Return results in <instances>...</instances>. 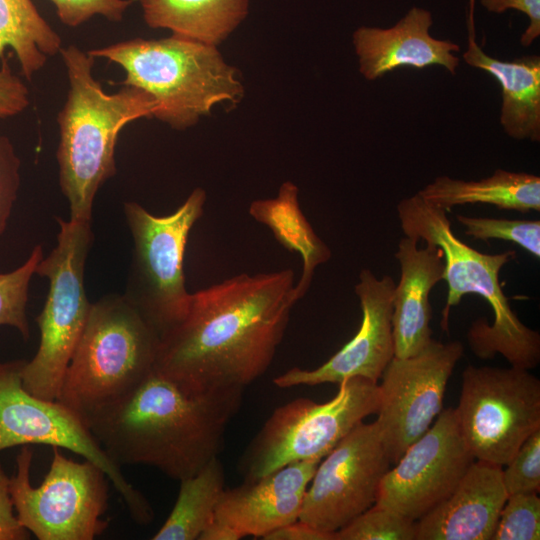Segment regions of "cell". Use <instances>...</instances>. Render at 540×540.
I'll return each mask as SVG.
<instances>
[{
	"label": "cell",
	"mask_w": 540,
	"mask_h": 540,
	"mask_svg": "<svg viewBox=\"0 0 540 540\" xmlns=\"http://www.w3.org/2000/svg\"><path fill=\"white\" fill-rule=\"evenodd\" d=\"M294 272L246 273L191 294L160 336L154 369L199 390L244 389L265 373L286 331Z\"/></svg>",
	"instance_id": "obj_1"
},
{
	"label": "cell",
	"mask_w": 540,
	"mask_h": 540,
	"mask_svg": "<svg viewBox=\"0 0 540 540\" xmlns=\"http://www.w3.org/2000/svg\"><path fill=\"white\" fill-rule=\"evenodd\" d=\"M243 390L192 389L153 369L83 420L117 465H146L181 481L218 457Z\"/></svg>",
	"instance_id": "obj_2"
},
{
	"label": "cell",
	"mask_w": 540,
	"mask_h": 540,
	"mask_svg": "<svg viewBox=\"0 0 540 540\" xmlns=\"http://www.w3.org/2000/svg\"><path fill=\"white\" fill-rule=\"evenodd\" d=\"M59 53L69 84L57 115L59 185L69 203L70 219L91 222L96 193L117 171L120 131L134 120L153 117L156 102L133 86L106 93L94 78L95 58L88 51L69 45Z\"/></svg>",
	"instance_id": "obj_3"
},
{
	"label": "cell",
	"mask_w": 540,
	"mask_h": 540,
	"mask_svg": "<svg viewBox=\"0 0 540 540\" xmlns=\"http://www.w3.org/2000/svg\"><path fill=\"white\" fill-rule=\"evenodd\" d=\"M446 210L426 202L418 193L402 199L397 215L403 233L441 249L443 280L448 286L441 325L448 330L451 307L467 294H476L490 305L494 321L475 320L467 333L472 352L482 358L501 354L511 366L532 369L540 361L539 332L524 325L512 310L499 281L501 269L516 256L515 250L482 253L462 240L451 228Z\"/></svg>",
	"instance_id": "obj_4"
},
{
	"label": "cell",
	"mask_w": 540,
	"mask_h": 540,
	"mask_svg": "<svg viewBox=\"0 0 540 540\" xmlns=\"http://www.w3.org/2000/svg\"><path fill=\"white\" fill-rule=\"evenodd\" d=\"M119 65L123 86L150 94L153 117L176 130L194 126L218 104L235 107L244 96L239 71L227 64L216 46L171 35L134 38L89 50Z\"/></svg>",
	"instance_id": "obj_5"
},
{
	"label": "cell",
	"mask_w": 540,
	"mask_h": 540,
	"mask_svg": "<svg viewBox=\"0 0 540 540\" xmlns=\"http://www.w3.org/2000/svg\"><path fill=\"white\" fill-rule=\"evenodd\" d=\"M160 336L124 295L91 304L56 400L82 418L127 393L153 369Z\"/></svg>",
	"instance_id": "obj_6"
},
{
	"label": "cell",
	"mask_w": 540,
	"mask_h": 540,
	"mask_svg": "<svg viewBox=\"0 0 540 540\" xmlns=\"http://www.w3.org/2000/svg\"><path fill=\"white\" fill-rule=\"evenodd\" d=\"M57 221V245L35 271L49 281L46 302L35 319L40 343L34 357L21 367L24 388L46 400H56L59 395L92 304L84 286L85 264L93 241L91 222Z\"/></svg>",
	"instance_id": "obj_7"
},
{
	"label": "cell",
	"mask_w": 540,
	"mask_h": 540,
	"mask_svg": "<svg viewBox=\"0 0 540 540\" xmlns=\"http://www.w3.org/2000/svg\"><path fill=\"white\" fill-rule=\"evenodd\" d=\"M206 192L195 188L171 214L156 216L136 202L124 204L133 240L123 294L159 336L186 316L191 293L186 289L184 254L189 234L203 215Z\"/></svg>",
	"instance_id": "obj_8"
},
{
	"label": "cell",
	"mask_w": 540,
	"mask_h": 540,
	"mask_svg": "<svg viewBox=\"0 0 540 540\" xmlns=\"http://www.w3.org/2000/svg\"><path fill=\"white\" fill-rule=\"evenodd\" d=\"M325 403L294 399L276 408L238 462L244 480H254L288 464L322 460L380 405L378 383L361 377L340 382Z\"/></svg>",
	"instance_id": "obj_9"
},
{
	"label": "cell",
	"mask_w": 540,
	"mask_h": 540,
	"mask_svg": "<svg viewBox=\"0 0 540 540\" xmlns=\"http://www.w3.org/2000/svg\"><path fill=\"white\" fill-rule=\"evenodd\" d=\"M50 468L42 483L30 482L33 452L23 446L16 458L10 493L20 524L39 540H93L107 529L105 472L85 459L73 461L54 447Z\"/></svg>",
	"instance_id": "obj_10"
},
{
	"label": "cell",
	"mask_w": 540,
	"mask_h": 540,
	"mask_svg": "<svg viewBox=\"0 0 540 540\" xmlns=\"http://www.w3.org/2000/svg\"><path fill=\"white\" fill-rule=\"evenodd\" d=\"M461 435L475 460L504 467L540 429V381L527 369L469 365L458 406Z\"/></svg>",
	"instance_id": "obj_11"
},
{
	"label": "cell",
	"mask_w": 540,
	"mask_h": 540,
	"mask_svg": "<svg viewBox=\"0 0 540 540\" xmlns=\"http://www.w3.org/2000/svg\"><path fill=\"white\" fill-rule=\"evenodd\" d=\"M24 361L0 362V452L28 444L70 450L105 472L135 522L150 523V503L99 445L83 418L58 400L39 398L24 388Z\"/></svg>",
	"instance_id": "obj_12"
},
{
	"label": "cell",
	"mask_w": 540,
	"mask_h": 540,
	"mask_svg": "<svg viewBox=\"0 0 540 540\" xmlns=\"http://www.w3.org/2000/svg\"><path fill=\"white\" fill-rule=\"evenodd\" d=\"M463 355L459 341L432 340L419 353L394 356L383 371L377 411L382 443L392 464L418 440L442 411L454 367Z\"/></svg>",
	"instance_id": "obj_13"
},
{
	"label": "cell",
	"mask_w": 540,
	"mask_h": 540,
	"mask_svg": "<svg viewBox=\"0 0 540 540\" xmlns=\"http://www.w3.org/2000/svg\"><path fill=\"white\" fill-rule=\"evenodd\" d=\"M390 464L376 422H361L319 462L298 520L335 533L375 504Z\"/></svg>",
	"instance_id": "obj_14"
},
{
	"label": "cell",
	"mask_w": 540,
	"mask_h": 540,
	"mask_svg": "<svg viewBox=\"0 0 540 540\" xmlns=\"http://www.w3.org/2000/svg\"><path fill=\"white\" fill-rule=\"evenodd\" d=\"M474 460L454 408L442 409L383 476L375 504L415 522L454 491Z\"/></svg>",
	"instance_id": "obj_15"
},
{
	"label": "cell",
	"mask_w": 540,
	"mask_h": 540,
	"mask_svg": "<svg viewBox=\"0 0 540 540\" xmlns=\"http://www.w3.org/2000/svg\"><path fill=\"white\" fill-rule=\"evenodd\" d=\"M395 282L389 275L381 278L363 269L355 293L359 298L362 320L357 333L325 363L314 369L293 367L275 377L280 388L336 383L361 377L378 383L394 357L392 313Z\"/></svg>",
	"instance_id": "obj_16"
},
{
	"label": "cell",
	"mask_w": 540,
	"mask_h": 540,
	"mask_svg": "<svg viewBox=\"0 0 540 540\" xmlns=\"http://www.w3.org/2000/svg\"><path fill=\"white\" fill-rule=\"evenodd\" d=\"M320 461L291 463L260 478L225 488L216 506L215 519L233 528L241 538H263L297 521Z\"/></svg>",
	"instance_id": "obj_17"
},
{
	"label": "cell",
	"mask_w": 540,
	"mask_h": 540,
	"mask_svg": "<svg viewBox=\"0 0 540 540\" xmlns=\"http://www.w3.org/2000/svg\"><path fill=\"white\" fill-rule=\"evenodd\" d=\"M432 13L412 7L395 25L388 28L361 26L352 35L359 72L374 81L403 67L424 69L439 65L456 74L460 46L430 34Z\"/></svg>",
	"instance_id": "obj_18"
},
{
	"label": "cell",
	"mask_w": 540,
	"mask_h": 540,
	"mask_svg": "<svg viewBox=\"0 0 540 540\" xmlns=\"http://www.w3.org/2000/svg\"><path fill=\"white\" fill-rule=\"evenodd\" d=\"M502 468L474 460L454 491L415 521V540H491L508 497Z\"/></svg>",
	"instance_id": "obj_19"
},
{
	"label": "cell",
	"mask_w": 540,
	"mask_h": 540,
	"mask_svg": "<svg viewBox=\"0 0 540 540\" xmlns=\"http://www.w3.org/2000/svg\"><path fill=\"white\" fill-rule=\"evenodd\" d=\"M405 236L395 252L400 265L399 283L393 297L392 331L394 356L405 358L424 349L432 340L429 294L443 280L444 261L440 248Z\"/></svg>",
	"instance_id": "obj_20"
},
{
	"label": "cell",
	"mask_w": 540,
	"mask_h": 540,
	"mask_svg": "<svg viewBox=\"0 0 540 540\" xmlns=\"http://www.w3.org/2000/svg\"><path fill=\"white\" fill-rule=\"evenodd\" d=\"M471 67L493 76L501 87L500 124L504 132L516 140L540 141V57L529 55L503 61L487 55L468 36L462 55Z\"/></svg>",
	"instance_id": "obj_21"
},
{
	"label": "cell",
	"mask_w": 540,
	"mask_h": 540,
	"mask_svg": "<svg viewBox=\"0 0 540 540\" xmlns=\"http://www.w3.org/2000/svg\"><path fill=\"white\" fill-rule=\"evenodd\" d=\"M298 192L294 183L285 181L276 197L257 199L249 206L250 216L268 227L281 246L301 256L302 273L293 288L296 302L307 293L315 269L328 262L332 255L302 212Z\"/></svg>",
	"instance_id": "obj_22"
},
{
	"label": "cell",
	"mask_w": 540,
	"mask_h": 540,
	"mask_svg": "<svg viewBox=\"0 0 540 540\" xmlns=\"http://www.w3.org/2000/svg\"><path fill=\"white\" fill-rule=\"evenodd\" d=\"M426 202L449 211L454 206L489 204L522 213L540 211V178L497 169L490 177L465 181L438 176L417 192Z\"/></svg>",
	"instance_id": "obj_23"
},
{
	"label": "cell",
	"mask_w": 540,
	"mask_h": 540,
	"mask_svg": "<svg viewBox=\"0 0 540 540\" xmlns=\"http://www.w3.org/2000/svg\"><path fill=\"white\" fill-rule=\"evenodd\" d=\"M145 23L217 46L245 19L249 0H137Z\"/></svg>",
	"instance_id": "obj_24"
},
{
	"label": "cell",
	"mask_w": 540,
	"mask_h": 540,
	"mask_svg": "<svg viewBox=\"0 0 540 540\" xmlns=\"http://www.w3.org/2000/svg\"><path fill=\"white\" fill-rule=\"evenodd\" d=\"M61 48L60 35L32 0H0V61L11 49L23 77L30 80Z\"/></svg>",
	"instance_id": "obj_25"
},
{
	"label": "cell",
	"mask_w": 540,
	"mask_h": 540,
	"mask_svg": "<svg viewBox=\"0 0 540 540\" xmlns=\"http://www.w3.org/2000/svg\"><path fill=\"white\" fill-rule=\"evenodd\" d=\"M179 482L176 502L153 540L199 539L215 519L216 506L225 489V473L219 457Z\"/></svg>",
	"instance_id": "obj_26"
},
{
	"label": "cell",
	"mask_w": 540,
	"mask_h": 540,
	"mask_svg": "<svg viewBox=\"0 0 540 540\" xmlns=\"http://www.w3.org/2000/svg\"><path fill=\"white\" fill-rule=\"evenodd\" d=\"M42 258V247L37 245L21 266L0 273V326L17 329L24 339L30 336L26 315L29 284Z\"/></svg>",
	"instance_id": "obj_27"
},
{
	"label": "cell",
	"mask_w": 540,
	"mask_h": 540,
	"mask_svg": "<svg viewBox=\"0 0 540 540\" xmlns=\"http://www.w3.org/2000/svg\"><path fill=\"white\" fill-rule=\"evenodd\" d=\"M335 540H415V522L373 504L336 531Z\"/></svg>",
	"instance_id": "obj_28"
},
{
	"label": "cell",
	"mask_w": 540,
	"mask_h": 540,
	"mask_svg": "<svg viewBox=\"0 0 540 540\" xmlns=\"http://www.w3.org/2000/svg\"><path fill=\"white\" fill-rule=\"evenodd\" d=\"M457 221L465 228L467 236L475 240L500 239L510 241L535 258L540 257V221L469 217L457 215Z\"/></svg>",
	"instance_id": "obj_29"
},
{
	"label": "cell",
	"mask_w": 540,
	"mask_h": 540,
	"mask_svg": "<svg viewBox=\"0 0 540 540\" xmlns=\"http://www.w3.org/2000/svg\"><path fill=\"white\" fill-rule=\"evenodd\" d=\"M540 539V498L538 493L508 495L491 540Z\"/></svg>",
	"instance_id": "obj_30"
},
{
	"label": "cell",
	"mask_w": 540,
	"mask_h": 540,
	"mask_svg": "<svg viewBox=\"0 0 540 540\" xmlns=\"http://www.w3.org/2000/svg\"><path fill=\"white\" fill-rule=\"evenodd\" d=\"M502 468L508 495L540 491V429L533 432Z\"/></svg>",
	"instance_id": "obj_31"
},
{
	"label": "cell",
	"mask_w": 540,
	"mask_h": 540,
	"mask_svg": "<svg viewBox=\"0 0 540 540\" xmlns=\"http://www.w3.org/2000/svg\"><path fill=\"white\" fill-rule=\"evenodd\" d=\"M59 20L75 28L94 16H102L112 22H120L133 0H50Z\"/></svg>",
	"instance_id": "obj_32"
},
{
	"label": "cell",
	"mask_w": 540,
	"mask_h": 540,
	"mask_svg": "<svg viewBox=\"0 0 540 540\" xmlns=\"http://www.w3.org/2000/svg\"><path fill=\"white\" fill-rule=\"evenodd\" d=\"M21 161L10 139L0 131V236L5 232L21 183Z\"/></svg>",
	"instance_id": "obj_33"
},
{
	"label": "cell",
	"mask_w": 540,
	"mask_h": 540,
	"mask_svg": "<svg viewBox=\"0 0 540 540\" xmlns=\"http://www.w3.org/2000/svg\"><path fill=\"white\" fill-rule=\"evenodd\" d=\"M29 103L28 87L4 57L0 64V119L22 113Z\"/></svg>",
	"instance_id": "obj_34"
},
{
	"label": "cell",
	"mask_w": 540,
	"mask_h": 540,
	"mask_svg": "<svg viewBox=\"0 0 540 540\" xmlns=\"http://www.w3.org/2000/svg\"><path fill=\"white\" fill-rule=\"evenodd\" d=\"M481 5L491 13L501 14L509 9L524 13L529 24L520 37L524 47L530 46L540 36V0H480Z\"/></svg>",
	"instance_id": "obj_35"
},
{
	"label": "cell",
	"mask_w": 540,
	"mask_h": 540,
	"mask_svg": "<svg viewBox=\"0 0 540 540\" xmlns=\"http://www.w3.org/2000/svg\"><path fill=\"white\" fill-rule=\"evenodd\" d=\"M28 531L20 524L10 493V478L0 465V540H25Z\"/></svg>",
	"instance_id": "obj_36"
},
{
	"label": "cell",
	"mask_w": 540,
	"mask_h": 540,
	"mask_svg": "<svg viewBox=\"0 0 540 540\" xmlns=\"http://www.w3.org/2000/svg\"><path fill=\"white\" fill-rule=\"evenodd\" d=\"M265 540H335V533H325L297 520L263 537Z\"/></svg>",
	"instance_id": "obj_37"
},
{
	"label": "cell",
	"mask_w": 540,
	"mask_h": 540,
	"mask_svg": "<svg viewBox=\"0 0 540 540\" xmlns=\"http://www.w3.org/2000/svg\"><path fill=\"white\" fill-rule=\"evenodd\" d=\"M241 537L230 526L214 519L202 532L199 540H239Z\"/></svg>",
	"instance_id": "obj_38"
},
{
	"label": "cell",
	"mask_w": 540,
	"mask_h": 540,
	"mask_svg": "<svg viewBox=\"0 0 540 540\" xmlns=\"http://www.w3.org/2000/svg\"><path fill=\"white\" fill-rule=\"evenodd\" d=\"M474 9H475V0H469L468 28H469V35H472V36H475V33H474Z\"/></svg>",
	"instance_id": "obj_39"
}]
</instances>
